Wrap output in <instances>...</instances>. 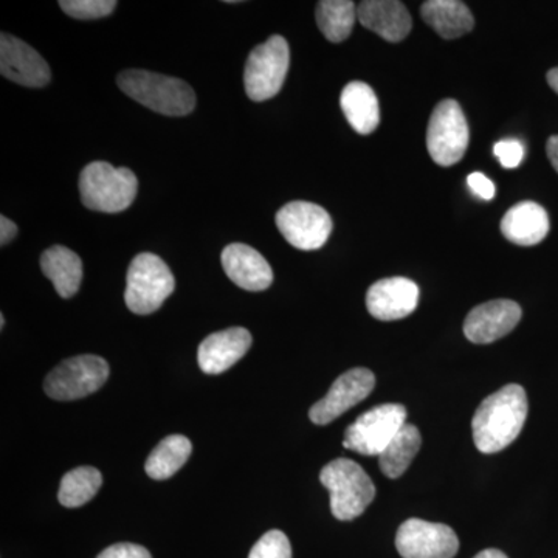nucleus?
<instances>
[{
	"label": "nucleus",
	"mask_w": 558,
	"mask_h": 558,
	"mask_svg": "<svg viewBox=\"0 0 558 558\" xmlns=\"http://www.w3.org/2000/svg\"><path fill=\"white\" fill-rule=\"evenodd\" d=\"M421 433L414 425L405 424L395 439L381 451L379 465L381 473L389 480H398L409 470L411 462L421 450Z\"/></svg>",
	"instance_id": "obj_23"
},
{
	"label": "nucleus",
	"mask_w": 558,
	"mask_h": 558,
	"mask_svg": "<svg viewBox=\"0 0 558 558\" xmlns=\"http://www.w3.org/2000/svg\"><path fill=\"white\" fill-rule=\"evenodd\" d=\"M546 153H548V157L550 163H553L554 170L558 172V135H553L548 140V145H546Z\"/></svg>",
	"instance_id": "obj_33"
},
{
	"label": "nucleus",
	"mask_w": 558,
	"mask_h": 558,
	"mask_svg": "<svg viewBox=\"0 0 558 558\" xmlns=\"http://www.w3.org/2000/svg\"><path fill=\"white\" fill-rule=\"evenodd\" d=\"M61 10L73 20L90 21L109 16L117 9L116 0H60Z\"/></svg>",
	"instance_id": "obj_27"
},
{
	"label": "nucleus",
	"mask_w": 558,
	"mask_h": 558,
	"mask_svg": "<svg viewBox=\"0 0 558 558\" xmlns=\"http://www.w3.org/2000/svg\"><path fill=\"white\" fill-rule=\"evenodd\" d=\"M101 484L100 470L87 468V465L70 470L61 481L58 499L64 508H81L98 494Z\"/></svg>",
	"instance_id": "obj_26"
},
{
	"label": "nucleus",
	"mask_w": 558,
	"mask_h": 558,
	"mask_svg": "<svg viewBox=\"0 0 558 558\" xmlns=\"http://www.w3.org/2000/svg\"><path fill=\"white\" fill-rule=\"evenodd\" d=\"M501 231L506 240L517 245H537L549 233V216L542 205L535 202H520L506 213L501 220Z\"/></svg>",
	"instance_id": "obj_19"
},
{
	"label": "nucleus",
	"mask_w": 558,
	"mask_h": 558,
	"mask_svg": "<svg viewBox=\"0 0 558 558\" xmlns=\"http://www.w3.org/2000/svg\"><path fill=\"white\" fill-rule=\"evenodd\" d=\"M407 424V410L400 403L374 407L349 425L344 432V449L363 457H380L399 429Z\"/></svg>",
	"instance_id": "obj_7"
},
{
	"label": "nucleus",
	"mask_w": 558,
	"mask_h": 558,
	"mask_svg": "<svg viewBox=\"0 0 558 558\" xmlns=\"http://www.w3.org/2000/svg\"><path fill=\"white\" fill-rule=\"evenodd\" d=\"M470 190L484 201H492L495 197V185L483 172H472L468 178Z\"/></svg>",
	"instance_id": "obj_31"
},
{
	"label": "nucleus",
	"mask_w": 558,
	"mask_h": 558,
	"mask_svg": "<svg viewBox=\"0 0 558 558\" xmlns=\"http://www.w3.org/2000/svg\"><path fill=\"white\" fill-rule=\"evenodd\" d=\"M357 20L363 27L388 43H400L410 35L413 21L409 9L398 0H365L357 5Z\"/></svg>",
	"instance_id": "obj_18"
},
{
	"label": "nucleus",
	"mask_w": 558,
	"mask_h": 558,
	"mask_svg": "<svg viewBox=\"0 0 558 558\" xmlns=\"http://www.w3.org/2000/svg\"><path fill=\"white\" fill-rule=\"evenodd\" d=\"M117 84L132 100L161 116L185 117L196 108V94L183 80L131 69L120 73Z\"/></svg>",
	"instance_id": "obj_2"
},
{
	"label": "nucleus",
	"mask_w": 558,
	"mask_h": 558,
	"mask_svg": "<svg viewBox=\"0 0 558 558\" xmlns=\"http://www.w3.org/2000/svg\"><path fill=\"white\" fill-rule=\"evenodd\" d=\"M0 73L25 87H44L51 78L49 64L38 51L9 33L0 35Z\"/></svg>",
	"instance_id": "obj_13"
},
{
	"label": "nucleus",
	"mask_w": 558,
	"mask_h": 558,
	"mask_svg": "<svg viewBox=\"0 0 558 558\" xmlns=\"http://www.w3.org/2000/svg\"><path fill=\"white\" fill-rule=\"evenodd\" d=\"M109 365L98 355L64 360L44 380V391L54 400H76L94 395L106 384Z\"/></svg>",
	"instance_id": "obj_9"
},
{
	"label": "nucleus",
	"mask_w": 558,
	"mask_h": 558,
	"mask_svg": "<svg viewBox=\"0 0 558 558\" xmlns=\"http://www.w3.org/2000/svg\"><path fill=\"white\" fill-rule=\"evenodd\" d=\"M376 387V377L366 368H354L333 381L328 395L310 411L311 421L326 425L365 400Z\"/></svg>",
	"instance_id": "obj_12"
},
{
	"label": "nucleus",
	"mask_w": 558,
	"mask_h": 558,
	"mask_svg": "<svg viewBox=\"0 0 558 558\" xmlns=\"http://www.w3.org/2000/svg\"><path fill=\"white\" fill-rule=\"evenodd\" d=\"M317 24L330 43H343L351 35L357 20V7L351 0H322L315 10Z\"/></svg>",
	"instance_id": "obj_25"
},
{
	"label": "nucleus",
	"mask_w": 558,
	"mask_h": 558,
	"mask_svg": "<svg viewBox=\"0 0 558 558\" xmlns=\"http://www.w3.org/2000/svg\"><path fill=\"white\" fill-rule=\"evenodd\" d=\"M138 180L128 168L108 161H92L80 175V196L92 211L120 213L130 208L137 196Z\"/></svg>",
	"instance_id": "obj_3"
},
{
	"label": "nucleus",
	"mask_w": 558,
	"mask_h": 558,
	"mask_svg": "<svg viewBox=\"0 0 558 558\" xmlns=\"http://www.w3.org/2000/svg\"><path fill=\"white\" fill-rule=\"evenodd\" d=\"M319 481L328 488L330 510L340 521L357 519L376 497V486L368 473L351 459L329 462L319 473Z\"/></svg>",
	"instance_id": "obj_4"
},
{
	"label": "nucleus",
	"mask_w": 558,
	"mask_h": 558,
	"mask_svg": "<svg viewBox=\"0 0 558 558\" xmlns=\"http://www.w3.org/2000/svg\"><path fill=\"white\" fill-rule=\"evenodd\" d=\"M252 333L244 328H230L211 333L202 341L197 362L205 374H222L245 354L252 347Z\"/></svg>",
	"instance_id": "obj_17"
},
{
	"label": "nucleus",
	"mask_w": 558,
	"mask_h": 558,
	"mask_svg": "<svg viewBox=\"0 0 558 558\" xmlns=\"http://www.w3.org/2000/svg\"><path fill=\"white\" fill-rule=\"evenodd\" d=\"M494 153L502 167L512 170V168L520 167L521 161H523L524 146L521 145L519 140H501L495 145Z\"/></svg>",
	"instance_id": "obj_29"
},
{
	"label": "nucleus",
	"mask_w": 558,
	"mask_h": 558,
	"mask_svg": "<svg viewBox=\"0 0 558 558\" xmlns=\"http://www.w3.org/2000/svg\"><path fill=\"white\" fill-rule=\"evenodd\" d=\"M193 446L182 435L168 436L149 454L146 461V473L149 478L163 481L171 478L189 461Z\"/></svg>",
	"instance_id": "obj_24"
},
{
	"label": "nucleus",
	"mask_w": 558,
	"mask_h": 558,
	"mask_svg": "<svg viewBox=\"0 0 558 558\" xmlns=\"http://www.w3.org/2000/svg\"><path fill=\"white\" fill-rule=\"evenodd\" d=\"M421 14L422 20L444 39L461 38L475 25L472 11L459 0H428L422 3Z\"/></svg>",
	"instance_id": "obj_22"
},
{
	"label": "nucleus",
	"mask_w": 558,
	"mask_h": 558,
	"mask_svg": "<svg viewBox=\"0 0 558 558\" xmlns=\"http://www.w3.org/2000/svg\"><path fill=\"white\" fill-rule=\"evenodd\" d=\"M340 106L352 130L359 134H373L380 124V106L376 92L362 81H352L341 90Z\"/></svg>",
	"instance_id": "obj_20"
},
{
	"label": "nucleus",
	"mask_w": 558,
	"mask_h": 558,
	"mask_svg": "<svg viewBox=\"0 0 558 558\" xmlns=\"http://www.w3.org/2000/svg\"><path fill=\"white\" fill-rule=\"evenodd\" d=\"M277 227L292 247L322 248L332 233V219L325 208L311 202H290L277 213Z\"/></svg>",
	"instance_id": "obj_10"
},
{
	"label": "nucleus",
	"mask_w": 558,
	"mask_h": 558,
	"mask_svg": "<svg viewBox=\"0 0 558 558\" xmlns=\"http://www.w3.org/2000/svg\"><path fill=\"white\" fill-rule=\"evenodd\" d=\"M396 548L402 558H453L459 539L447 524L411 519L400 524Z\"/></svg>",
	"instance_id": "obj_11"
},
{
	"label": "nucleus",
	"mask_w": 558,
	"mask_h": 558,
	"mask_svg": "<svg viewBox=\"0 0 558 558\" xmlns=\"http://www.w3.org/2000/svg\"><path fill=\"white\" fill-rule=\"evenodd\" d=\"M223 270L227 277L248 292H263L274 282V271L266 258L253 247L245 244H230L223 248Z\"/></svg>",
	"instance_id": "obj_16"
},
{
	"label": "nucleus",
	"mask_w": 558,
	"mask_h": 558,
	"mask_svg": "<svg viewBox=\"0 0 558 558\" xmlns=\"http://www.w3.org/2000/svg\"><path fill=\"white\" fill-rule=\"evenodd\" d=\"M17 233H20V229H17L16 223L5 218V216H0V245L3 247V245L10 244L17 236Z\"/></svg>",
	"instance_id": "obj_32"
},
{
	"label": "nucleus",
	"mask_w": 558,
	"mask_h": 558,
	"mask_svg": "<svg viewBox=\"0 0 558 558\" xmlns=\"http://www.w3.org/2000/svg\"><path fill=\"white\" fill-rule=\"evenodd\" d=\"M529 411L527 396L517 384L488 396L476 410L472 421L473 440L476 449L484 454L505 450L524 427Z\"/></svg>",
	"instance_id": "obj_1"
},
{
	"label": "nucleus",
	"mask_w": 558,
	"mask_h": 558,
	"mask_svg": "<svg viewBox=\"0 0 558 558\" xmlns=\"http://www.w3.org/2000/svg\"><path fill=\"white\" fill-rule=\"evenodd\" d=\"M0 325H2V329L3 326H5V317H3V315H0Z\"/></svg>",
	"instance_id": "obj_36"
},
{
	"label": "nucleus",
	"mask_w": 558,
	"mask_h": 558,
	"mask_svg": "<svg viewBox=\"0 0 558 558\" xmlns=\"http://www.w3.org/2000/svg\"><path fill=\"white\" fill-rule=\"evenodd\" d=\"M469 124L461 106L444 100L429 117L427 149L439 167H453L469 148Z\"/></svg>",
	"instance_id": "obj_8"
},
{
	"label": "nucleus",
	"mask_w": 558,
	"mask_h": 558,
	"mask_svg": "<svg viewBox=\"0 0 558 558\" xmlns=\"http://www.w3.org/2000/svg\"><path fill=\"white\" fill-rule=\"evenodd\" d=\"M174 288V275L165 260L153 253H140L128 269L124 301L134 314L149 315L160 310Z\"/></svg>",
	"instance_id": "obj_5"
},
{
	"label": "nucleus",
	"mask_w": 558,
	"mask_h": 558,
	"mask_svg": "<svg viewBox=\"0 0 558 558\" xmlns=\"http://www.w3.org/2000/svg\"><path fill=\"white\" fill-rule=\"evenodd\" d=\"M40 270L53 282L61 299H72L83 281V260L73 250L53 245L40 256Z\"/></svg>",
	"instance_id": "obj_21"
},
{
	"label": "nucleus",
	"mask_w": 558,
	"mask_h": 558,
	"mask_svg": "<svg viewBox=\"0 0 558 558\" xmlns=\"http://www.w3.org/2000/svg\"><path fill=\"white\" fill-rule=\"evenodd\" d=\"M288 40L275 35L250 53L245 64L244 86L250 100L266 101L279 94L288 76Z\"/></svg>",
	"instance_id": "obj_6"
},
{
	"label": "nucleus",
	"mask_w": 558,
	"mask_h": 558,
	"mask_svg": "<svg viewBox=\"0 0 558 558\" xmlns=\"http://www.w3.org/2000/svg\"><path fill=\"white\" fill-rule=\"evenodd\" d=\"M418 288L409 278H385L374 282L366 293V307L380 322H395L416 311Z\"/></svg>",
	"instance_id": "obj_15"
},
{
	"label": "nucleus",
	"mask_w": 558,
	"mask_h": 558,
	"mask_svg": "<svg viewBox=\"0 0 558 558\" xmlns=\"http://www.w3.org/2000/svg\"><path fill=\"white\" fill-rule=\"evenodd\" d=\"M97 558H153L149 550L134 543H119L102 550Z\"/></svg>",
	"instance_id": "obj_30"
},
{
	"label": "nucleus",
	"mask_w": 558,
	"mask_h": 558,
	"mask_svg": "<svg viewBox=\"0 0 558 558\" xmlns=\"http://www.w3.org/2000/svg\"><path fill=\"white\" fill-rule=\"evenodd\" d=\"M546 78H548L549 86L553 87V90L558 94V68L550 69Z\"/></svg>",
	"instance_id": "obj_35"
},
{
	"label": "nucleus",
	"mask_w": 558,
	"mask_h": 558,
	"mask_svg": "<svg viewBox=\"0 0 558 558\" xmlns=\"http://www.w3.org/2000/svg\"><path fill=\"white\" fill-rule=\"evenodd\" d=\"M521 307L515 301L495 300L480 304L464 322V336L475 344L494 343L515 329Z\"/></svg>",
	"instance_id": "obj_14"
},
{
	"label": "nucleus",
	"mask_w": 558,
	"mask_h": 558,
	"mask_svg": "<svg viewBox=\"0 0 558 558\" xmlns=\"http://www.w3.org/2000/svg\"><path fill=\"white\" fill-rule=\"evenodd\" d=\"M248 558H292L288 535L281 531L267 532L250 550Z\"/></svg>",
	"instance_id": "obj_28"
},
{
	"label": "nucleus",
	"mask_w": 558,
	"mask_h": 558,
	"mask_svg": "<svg viewBox=\"0 0 558 558\" xmlns=\"http://www.w3.org/2000/svg\"><path fill=\"white\" fill-rule=\"evenodd\" d=\"M473 558H508L505 553L498 549H486L483 553H480L478 556Z\"/></svg>",
	"instance_id": "obj_34"
}]
</instances>
